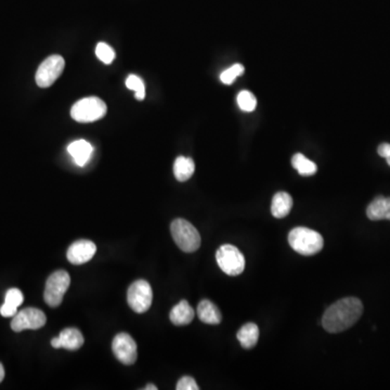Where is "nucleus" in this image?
Listing matches in <instances>:
<instances>
[{"label":"nucleus","instance_id":"obj_1","mask_svg":"<svg viewBox=\"0 0 390 390\" xmlns=\"http://www.w3.org/2000/svg\"><path fill=\"white\" fill-rule=\"evenodd\" d=\"M363 313L359 298L346 297L327 308L322 318V327L329 333H341L357 323Z\"/></svg>","mask_w":390,"mask_h":390},{"label":"nucleus","instance_id":"obj_2","mask_svg":"<svg viewBox=\"0 0 390 390\" xmlns=\"http://www.w3.org/2000/svg\"><path fill=\"white\" fill-rule=\"evenodd\" d=\"M289 243L294 251L303 256H312L323 249L324 241L321 234L315 230L298 227L289 234Z\"/></svg>","mask_w":390,"mask_h":390},{"label":"nucleus","instance_id":"obj_3","mask_svg":"<svg viewBox=\"0 0 390 390\" xmlns=\"http://www.w3.org/2000/svg\"><path fill=\"white\" fill-rule=\"evenodd\" d=\"M171 237L177 244L178 247L185 253H194L201 246V235L197 228L194 227L187 220H174L171 225Z\"/></svg>","mask_w":390,"mask_h":390},{"label":"nucleus","instance_id":"obj_4","mask_svg":"<svg viewBox=\"0 0 390 390\" xmlns=\"http://www.w3.org/2000/svg\"><path fill=\"white\" fill-rule=\"evenodd\" d=\"M107 104L98 97H88L74 104L71 116L78 123H93L103 119L107 114Z\"/></svg>","mask_w":390,"mask_h":390},{"label":"nucleus","instance_id":"obj_5","mask_svg":"<svg viewBox=\"0 0 390 390\" xmlns=\"http://www.w3.org/2000/svg\"><path fill=\"white\" fill-rule=\"evenodd\" d=\"M70 284H71V277L67 271L58 270L51 273L46 282L45 293H44L46 304L52 308L59 307L63 301L64 295L69 290Z\"/></svg>","mask_w":390,"mask_h":390},{"label":"nucleus","instance_id":"obj_6","mask_svg":"<svg viewBox=\"0 0 390 390\" xmlns=\"http://www.w3.org/2000/svg\"><path fill=\"white\" fill-rule=\"evenodd\" d=\"M216 260L220 269L225 272L226 275L235 277L241 275L245 269V258L235 246L226 244L220 246L216 252Z\"/></svg>","mask_w":390,"mask_h":390},{"label":"nucleus","instance_id":"obj_7","mask_svg":"<svg viewBox=\"0 0 390 390\" xmlns=\"http://www.w3.org/2000/svg\"><path fill=\"white\" fill-rule=\"evenodd\" d=\"M128 305L137 313H145L151 307L153 292L149 282L138 280L129 286L127 292Z\"/></svg>","mask_w":390,"mask_h":390},{"label":"nucleus","instance_id":"obj_8","mask_svg":"<svg viewBox=\"0 0 390 390\" xmlns=\"http://www.w3.org/2000/svg\"><path fill=\"white\" fill-rule=\"evenodd\" d=\"M65 61L61 56L53 55L48 57L36 72V84L38 87L48 88L53 85L63 73Z\"/></svg>","mask_w":390,"mask_h":390},{"label":"nucleus","instance_id":"obj_9","mask_svg":"<svg viewBox=\"0 0 390 390\" xmlns=\"http://www.w3.org/2000/svg\"><path fill=\"white\" fill-rule=\"evenodd\" d=\"M47 322L45 313L37 308H25L21 311L17 312L11 321V329L19 332L24 330H38L45 325Z\"/></svg>","mask_w":390,"mask_h":390},{"label":"nucleus","instance_id":"obj_10","mask_svg":"<svg viewBox=\"0 0 390 390\" xmlns=\"http://www.w3.org/2000/svg\"><path fill=\"white\" fill-rule=\"evenodd\" d=\"M112 350L116 359L125 365H133L137 360V344L129 334H117L112 343Z\"/></svg>","mask_w":390,"mask_h":390},{"label":"nucleus","instance_id":"obj_11","mask_svg":"<svg viewBox=\"0 0 390 390\" xmlns=\"http://www.w3.org/2000/svg\"><path fill=\"white\" fill-rule=\"evenodd\" d=\"M97 252V246L89 240L74 242L67 249V257L72 265H84L93 259Z\"/></svg>","mask_w":390,"mask_h":390},{"label":"nucleus","instance_id":"obj_12","mask_svg":"<svg viewBox=\"0 0 390 390\" xmlns=\"http://www.w3.org/2000/svg\"><path fill=\"white\" fill-rule=\"evenodd\" d=\"M67 151H69L70 155L73 157L74 162L78 166L83 167L91 159L93 148L86 140H76V141L72 142L71 145L67 147Z\"/></svg>","mask_w":390,"mask_h":390},{"label":"nucleus","instance_id":"obj_13","mask_svg":"<svg viewBox=\"0 0 390 390\" xmlns=\"http://www.w3.org/2000/svg\"><path fill=\"white\" fill-rule=\"evenodd\" d=\"M367 216L373 221L390 220V197H375L368 206Z\"/></svg>","mask_w":390,"mask_h":390},{"label":"nucleus","instance_id":"obj_14","mask_svg":"<svg viewBox=\"0 0 390 390\" xmlns=\"http://www.w3.org/2000/svg\"><path fill=\"white\" fill-rule=\"evenodd\" d=\"M24 296L19 289L8 290L5 303L0 307V315L5 318H13L17 315L18 308L23 304Z\"/></svg>","mask_w":390,"mask_h":390},{"label":"nucleus","instance_id":"obj_15","mask_svg":"<svg viewBox=\"0 0 390 390\" xmlns=\"http://www.w3.org/2000/svg\"><path fill=\"white\" fill-rule=\"evenodd\" d=\"M194 316H195V312L191 305L187 301H181L171 309L169 319H171V323L175 324L177 327H182V325H188L191 323L193 321Z\"/></svg>","mask_w":390,"mask_h":390},{"label":"nucleus","instance_id":"obj_16","mask_svg":"<svg viewBox=\"0 0 390 390\" xmlns=\"http://www.w3.org/2000/svg\"><path fill=\"white\" fill-rule=\"evenodd\" d=\"M197 316L203 323L217 325L223 320L221 312L215 304L208 299H204L197 306Z\"/></svg>","mask_w":390,"mask_h":390},{"label":"nucleus","instance_id":"obj_17","mask_svg":"<svg viewBox=\"0 0 390 390\" xmlns=\"http://www.w3.org/2000/svg\"><path fill=\"white\" fill-rule=\"evenodd\" d=\"M292 207H293V199L286 192H278L272 199L271 214L278 219H282L289 215Z\"/></svg>","mask_w":390,"mask_h":390},{"label":"nucleus","instance_id":"obj_18","mask_svg":"<svg viewBox=\"0 0 390 390\" xmlns=\"http://www.w3.org/2000/svg\"><path fill=\"white\" fill-rule=\"evenodd\" d=\"M60 341H61L62 348L75 351L84 345V336L79 330L75 327H67L60 333Z\"/></svg>","mask_w":390,"mask_h":390},{"label":"nucleus","instance_id":"obj_19","mask_svg":"<svg viewBox=\"0 0 390 390\" xmlns=\"http://www.w3.org/2000/svg\"><path fill=\"white\" fill-rule=\"evenodd\" d=\"M238 339L242 347L252 349L257 344L259 338V329L255 323H246L240 329L237 334Z\"/></svg>","mask_w":390,"mask_h":390},{"label":"nucleus","instance_id":"obj_20","mask_svg":"<svg viewBox=\"0 0 390 390\" xmlns=\"http://www.w3.org/2000/svg\"><path fill=\"white\" fill-rule=\"evenodd\" d=\"M195 171V164L193 160L185 156L177 157L174 164V174L178 181L185 182L193 176Z\"/></svg>","mask_w":390,"mask_h":390},{"label":"nucleus","instance_id":"obj_21","mask_svg":"<svg viewBox=\"0 0 390 390\" xmlns=\"http://www.w3.org/2000/svg\"><path fill=\"white\" fill-rule=\"evenodd\" d=\"M292 165H293V167L295 168L299 175L305 176V177L315 175L318 171L316 163L308 160L307 157L301 153H297L293 156V159H292Z\"/></svg>","mask_w":390,"mask_h":390},{"label":"nucleus","instance_id":"obj_22","mask_svg":"<svg viewBox=\"0 0 390 390\" xmlns=\"http://www.w3.org/2000/svg\"><path fill=\"white\" fill-rule=\"evenodd\" d=\"M237 101L240 109L245 112H253L257 107V100H256L255 96L249 90L241 91L238 95Z\"/></svg>","mask_w":390,"mask_h":390},{"label":"nucleus","instance_id":"obj_23","mask_svg":"<svg viewBox=\"0 0 390 390\" xmlns=\"http://www.w3.org/2000/svg\"><path fill=\"white\" fill-rule=\"evenodd\" d=\"M126 86L128 89L135 91L136 99L142 101L145 97V87L141 78L138 77L137 75L128 76L127 81H126Z\"/></svg>","mask_w":390,"mask_h":390},{"label":"nucleus","instance_id":"obj_24","mask_svg":"<svg viewBox=\"0 0 390 390\" xmlns=\"http://www.w3.org/2000/svg\"><path fill=\"white\" fill-rule=\"evenodd\" d=\"M244 67L242 64L237 63L232 65L229 69L226 70L220 75V81L223 82L226 85H231L239 76L243 75Z\"/></svg>","mask_w":390,"mask_h":390},{"label":"nucleus","instance_id":"obj_25","mask_svg":"<svg viewBox=\"0 0 390 390\" xmlns=\"http://www.w3.org/2000/svg\"><path fill=\"white\" fill-rule=\"evenodd\" d=\"M96 56L104 64H111L115 59V52L108 44L99 43L96 47Z\"/></svg>","mask_w":390,"mask_h":390},{"label":"nucleus","instance_id":"obj_26","mask_svg":"<svg viewBox=\"0 0 390 390\" xmlns=\"http://www.w3.org/2000/svg\"><path fill=\"white\" fill-rule=\"evenodd\" d=\"M177 390H199L200 387L197 386V382L191 376H185L178 381Z\"/></svg>","mask_w":390,"mask_h":390},{"label":"nucleus","instance_id":"obj_27","mask_svg":"<svg viewBox=\"0 0 390 390\" xmlns=\"http://www.w3.org/2000/svg\"><path fill=\"white\" fill-rule=\"evenodd\" d=\"M51 346L52 347L56 348V349H60V348H62L61 341H60L59 336H58V337L52 338Z\"/></svg>","mask_w":390,"mask_h":390},{"label":"nucleus","instance_id":"obj_28","mask_svg":"<svg viewBox=\"0 0 390 390\" xmlns=\"http://www.w3.org/2000/svg\"><path fill=\"white\" fill-rule=\"evenodd\" d=\"M5 379V369H4L3 364L0 363V383Z\"/></svg>","mask_w":390,"mask_h":390},{"label":"nucleus","instance_id":"obj_29","mask_svg":"<svg viewBox=\"0 0 390 390\" xmlns=\"http://www.w3.org/2000/svg\"><path fill=\"white\" fill-rule=\"evenodd\" d=\"M145 390H157V387H156L155 385H152V384H150V385H147L145 387Z\"/></svg>","mask_w":390,"mask_h":390},{"label":"nucleus","instance_id":"obj_30","mask_svg":"<svg viewBox=\"0 0 390 390\" xmlns=\"http://www.w3.org/2000/svg\"><path fill=\"white\" fill-rule=\"evenodd\" d=\"M386 161H387L388 165L390 166V154L387 156V157H386Z\"/></svg>","mask_w":390,"mask_h":390}]
</instances>
